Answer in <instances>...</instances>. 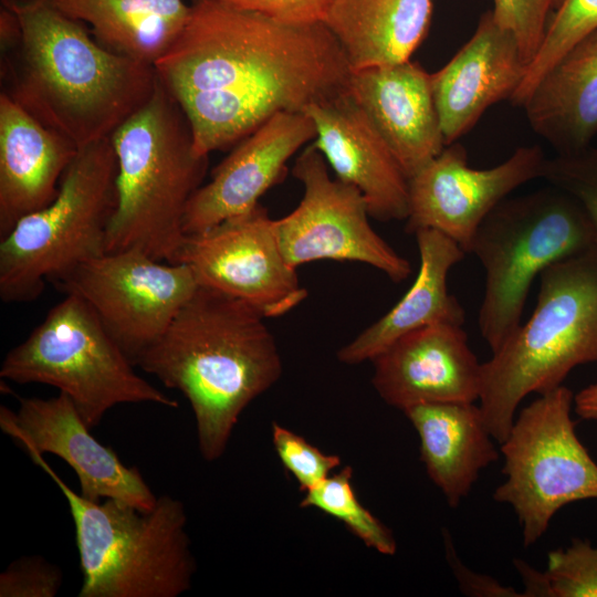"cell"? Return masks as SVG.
<instances>
[{"mask_svg": "<svg viewBox=\"0 0 597 597\" xmlns=\"http://www.w3.org/2000/svg\"><path fill=\"white\" fill-rule=\"evenodd\" d=\"M545 159L540 146H521L503 163L474 169L462 145H447L409 178L406 231L437 230L469 253L483 219L513 190L541 178Z\"/></svg>", "mask_w": 597, "mask_h": 597, "instance_id": "5bb4252c", "label": "cell"}, {"mask_svg": "<svg viewBox=\"0 0 597 597\" xmlns=\"http://www.w3.org/2000/svg\"><path fill=\"white\" fill-rule=\"evenodd\" d=\"M78 149L0 94V239L55 199Z\"/></svg>", "mask_w": 597, "mask_h": 597, "instance_id": "44dd1931", "label": "cell"}, {"mask_svg": "<svg viewBox=\"0 0 597 597\" xmlns=\"http://www.w3.org/2000/svg\"><path fill=\"white\" fill-rule=\"evenodd\" d=\"M349 93L383 136L408 179L447 146L430 73L416 62L352 73Z\"/></svg>", "mask_w": 597, "mask_h": 597, "instance_id": "ffe728a7", "label": "cell"}, {"mask_svg": "<svg viewBox=\"0 0 597 597\" xmlns=\"http://www.w3.org/2000/svg\"><path fill=\"white\" fill-rule=\"evenodd\" d=\"M514 565L525 585V590L522 593L523 597H549L544 573L537 572L521 559H514Z\"/></svg>", "mask_w": 597, "mask_h": 597, "instance_id": "d590c367", "label": "cell"}, {"mask_svg": "<svg viewBox=\"0 0 597 597\" xmlns=\"http://www.w3.org/2000/svg\"><path fill=\"white\" fill-rule=\"evenodd\" d=\"M420 439V460L450 507H458L480 472L499 460L480 406L431 402L402 411Z\"/></svg>", "mask_w": 597, "mask_h": 597, "instance_id": "603a6c76", "label": "cell"}, {"mask_svg": "<svg viewBox=\"0 0 597 597\" xmlns=\"http://www.w3.org/2000/svg\"><path fill=\"white\" fill-rule=\"evenodd\" d=\"M92 307L65 294L29 336L6 355L0 377L17 384H44L65 394L92 430L121 404L178 401L136 371Z\"/></svg>", "mask_w": 597, "mask_h": 597, "instance_id": "9c48e42d", "label": "cell"}, {"mask_svg": "<svg viewBox=\"0 0 597 597\" xmlns=\"http://www.w3.org/2000/svg\"><path fill=\"white\" fill-rule=\"evenodd\" d=\"M526 70L515 38L485 11L472 36L430 74L446 144L470 132L490 106L510 101Z\"/></svg>", "mask_w": 597, "mask_h": 597, "instance_id": "d6986e66", "label": "cell"}, {"mask_svg": "<svg viewBox=\"0 0 597 597\" xmlns=\"http://www.w3.org/2000/svg\"><path fill=\"white\" fill-rule=\"evenodd\" d=\"M522 107L533 132L557 155L590 147L597 135V30L543 75Z\"/></svg>", "mask_w": 597, "mask_h": 597, "instance_id": "cb8c5ba5", "label": "cell"}, {"mask_svg": "<svg viewBox=\"0 0 597 597\" xmlns=\"http://www.w3.org/2000/svg\"><path fill=\"white\" fill-rule=\"evenodd\" d=\"M413 234L420 259L413 283L385 315L337 352L341 363L357 365L371 362L401 336L431 324L463 325L464 310L449 293L447 277L451 268L467 253L455 241L437 230L420 229Z\"/></svg>", "mask_w": 597, "mask_h": 597, "instance_id": "7402d4cb", "label": "cell"}, {"mask_svg": "<svg viewBox=\"0 0 597 597\" xmlns=\"http://www.w3.org/2000/svg\"><path fill=\"white\" fill-rule=\"evenodd\" d=\"M371 362L375 390L402 411L420 404L480 398L482 363L460 325L436 323L410 332Z\"/></svg>", "mask_w": 597, "mask_h": 597, "instance_id": "2e32d148", "label": "cell"}, {"mask_svg": "<svg viewBox=\"0 0 597 597\" xmlns=\"http://www.w3.org/2000/svg\"><path fill=\"white\" fill-rule=\"evenodd\" d=\"M597 245L578 200L545 188L505 198L483 219L470 244L485 272L479 328L492 353L521 324L526 297L549 265Z\"/></svg>", "mask_w": 597, "mask_h": 597, "instance_id": "ba28073f", "label": "cell"}, {"mask_svg": "<svg viewBox=\"0 0 597 597\" xmlns=\"http://www.w3.org/2000/svg\"><path fill=\"white\" fill-rule=\"evenodd\" d=\"M314 123L312 143L336 174L363 195L369 216L402 221L409 211V179L394 153L350 93L304 112Z\"/></svg>", "mask_w": 597, "mask_h": 597, "instance_id": "ac0fdd59", "label": "cell"}, {"mask_svg": "<svg viewBox=\"0 0 597 597\" xmlns=\"http://www.w3.org/2000/svg\"><path fill=\"white\" fill-rule=\"evenodd\" d=\"M596 30L597 0H561L548 21L544 40L510 102L522 107L543 75L570 48Z\"/></svg>", "mask_w": 597, "mask_h": 597, "instance_id": "83f0119b", "label": "cell"}, {"mask_svg": "<svg viewBox=\"0 0 597 597\" xmlns=\"http://www.w3.org/2000/svg\"><path fill=\"white\" fill-rule=\"evenodd\" d=\"M265 316L242 300L199 286L137 365L188 400L199 452L227 450L243 410L282 375Z\"/></svg>", "mask_w": 597, "mask_h": 597, "instance_id": "3957f363", "label": "cell"}, {"mask_svg": "<svg viewBox=\"0 0 597 597\" xmlns=\"http://www.w3.org/2000/svg\"><path fill=\"white\" fill-rule=\"evenodd\" d=\"M53 285L83 298L135 366L199 287L189 265L137 250L105 252Z\"/></svg>", "mask_w": 597, "mask_h": 597, "instance_id": "8fae6325", "label": "cell"}, {"mask_svg": "<svg viewBox=\"0 0 597 597\" xmlns=\"http://www.w3.org/2000/svg\"><path fill=\"white\" fill-rule=\"evenodd\" d=\"M175 263L189 265L199 286L282 316L307 296L280 245L275 219L258 205L203 231L187 234Z\"/></svg>", "mask_w": 597, "mask_h": 597, "instance_id": "4fadbf2b", "label": "cell"}, {"mask_svg": "<svg viewBox=\"0 0 597 597\" xmlns=\"http://www.w3.org/2000/svg\"><path fill=\"white\" fill-rule=\"evenodd\" d=\"M20 24L4 50L7 93L77 148L108 138L151 97L155 66L94 41L84 22L52 0H3ZM7 73V74H8Z\"/></svg>", "mask_w": 597, "mask_h": 597, "instance_id": "7a4b0ae2", "label": "cell"}, {"mask_svg": "<svg viewBox=\"0 0 597 597\" xmlns=\"http://www.w3.org/2000/svg\"><path fill=\"white\" fill-rule=\"evenodd\" d=\"M432 12L433 0H331L324 24L355 72L409 61Z\"/></svg>", "mask_w": 597, "mask_h": 597, "instance_id": "d4e9b609", "label": "cell"}, {"mask_svg": "<svg viewBox=\"0 0 597 597\" xmlns=\"http://www.w3.org/2000/svg\"><path fill=\"white\" fill-rule=\"evenodd\" d=\"M63 584L61 568L42 556H22L0 574V597H54Z\"/></svg>", "mask_w": 597, "mask_h": 597, "instance_id": "d6a6232c", "label": "cell"}, {"mask_svg": "<svg viewBox=\"0 0 597 597\" xmlns=\"http://www.w3.org/2000/svg\"><path fill=\"white\" fill-rule=\"evenodd\" d=\"M14 412L0 407V427L27 452L51 453L75 472L80 494L100 502L115 499L151 510L157 498L136 467L125 465L116 452L94 438L71 399L18 397Z\"/></svg>", "mask_w": 597, "mask_h": 597, "instance_id": "9a60e30c", "label": "cell"}, {"mask_svg": "<svg viewBox=\"0 0 597 597\" xmlns=\"http://www.w3.org/2000/svg\"><path fill=\"white\" fill-rule=\"evenodd\" d=\"M316 135L305 113H277L233 146L212 170L211 179L191 197L186 234L203 231L244 213L286 172L289 159Z\"/></svg>", "mask_w": 597, "mask_h": 597, "instance_id": "e0dca14e", "label": "cell"}, {"mask_svg": "<svg viewBox=\"0 0 597 597\" xmlns=\"http://www.w3.org/2000/svg\"><path fill=\"white\" fill-rule=\"evenodd\" d=\"M272 443L281 463L303 492L321 483L341 465L338 455L324 453L300 434L275 422L272 425Z\"/></svg>", "mask_w": 597, "mask_h": 597, "instance_id": "4dcf8cb0", "label": "cell"}, {"mask_svg": "<svg viewBox=\"0 0 597 597\" xmlns=\"http://www.w3.org/2000/svg\"><path fill=\"white\" fill-rule=\"evenodd\" d=\"M117 157L111 137L77 150L59 193L46 207L20 219L0 239V298L36 300L80 264L106 252L117 205Z\"/></svg>", "mask_w": 597, "mask_h": 597, "instance_id": "52a82bcc", "label": "cell"}, {"mask_svg": "<svg viewBox=\"0 0 597 597\" xmlns=\"http://www.w3.org/2000/svg\"><path fill=\"white\" fill-rule=\"evenodd\" d=\"M574 410L583 419L597 421V383L574 395Z\"/></svg>", "mask_w": 597, "mask_h": 597, "instance_id": "8d00e7d4", "label": "cell"}, {"mask_svg": "<svg viewBox=\"0 0 597 597\" xmlns=\"http://www.w3.org/2000/svg\"><path fill=\"white\" fill-rule=\"evenodd\" d=\"M66 15L92 25L96 41L121 55L155 65L184 29L182 0H52Z\"/></svg>", "mask_w": 597, "mask_h": 597, "instance_id": "484cf974", "label": "cell"}, {"mask_svg": "<svg viewBox=\"0 0 597 597\" xmlns=\"http://www.w3.org/2000/svg\"><path fill=\"white\" fill-rule=\"evenodd\" d=\"M66 499L83 575L78 597H177L191 588L197 563L184 503L168 494L151 510L73 491L44 460L28 452Z\"/></svg>", "mask_w": 597, "mask_h": 597, "instance_id": "8992f818", "label": "cell"}, {"mask_svg": "<svg viewBox=\"0 0 597 597\" xmlns=\"http://www.w3.org/2000/svg\"><path fill=\"white\" fill-rule=\"evenodd\" d=\"M447 559L463 594L479 597H523L510 586L500 584L491 576L476 574L464 566L457 556L448 532H443Z\"/></svg>", "mask_w": 597, "mask_h": 597, "instance_id": "e575fe53", "label": "cell"}, {"mask_svg": "<svg viewBox=\"0 0 597 597\" xmlns=\"http://www.w3.org/2000/svg\"><path fill=\"white\" fill-rule=\"evenodd\" d=\"M304 493L301 507H313L337 519L368 548L387 556L396 554L397 543L391 530L358 500L352 467L342 468Z\"/></svg>", "mask_w": 597, "mask_h": 597, "instance_id": "4316f807", "label": "cell"}, {"mask_svg": "<svg viewBox=\"0 0 597 597\" xmlns=\"http://www.w3.org/2000/svg\"><path fill=\"white\" fill-rule=\"evenodd\" d=\"M111 140L117 157V205L106 252L137 250L175 263L187 235L186 210L203 185L209 156L195 153L188 118L158 76L151 97Z\"/></svg>", "mask_w": 597, "mask_h": 597, "instance_id": "277c9868", "label": "cell"}, {"mask_svg": "<svg viewBox=\"0 0 597 597\" xmlns=\"http://www.w3.org/2000/svg\"><path fill=\"white\" fill-rule=\"evenodd\" d=\"M540 276L532 316L481 366L480 408L499 443L528 394L553 390L576 366L597 363V245Z\"/></svg>", "mask_w": 597, "mask_h": 597, "instance_id": "5b68a950", "label": "cell"}, {"mask_svg": "<svg viewBox=\"0 0 597 597\" xmlns=\"http://www.w3.org/2000/svg\"><path fill=\"white\" fill-rule=\"evenodd\" d=\"M561 0H492L494 20L515 38L528 64L536 55L546 33L552 11Z\"/></svg>", "mask_w": 597, "mask_h": 597, "instance_id": "1f68e13d", "label": "cell"}, {"mask_svg": "<svg viewBox=\"0 0 597 597\" xmlns=\"http://www.w3.org/2000/svg\"><path fill=\"white\" fill-rule=\"evenodd\" d=\"M541 178L580 202L593 223L597 240V148L546 158Z\"/></svg>", "mask_w": 597, "mask_h": 597, "instance_id": "f546056e", "label": "cell"}, {"mask_svg": "<svg viewBox=\"0 0 597 597\" xmlns=\"http://www.w3.org/2000/svg\"><path fill=\"white\" fill-rule=\"evenodd\" d=\"M154 66L199 156L233 147L277 113H304L348 93L353 73L324 23L285 24L219 0H192Z\"/></svg>", "mask_w": 597, "mask_h": 597, "instance_id": "6da1fadb", "label": "cell"}, {"mask_svg": "<svg viewBox=\"0 0 597 597\" xmlns=\"http://www.w3.org/2000/svg\"><path fill=\"white\" fill-rule=\"evenodd\" d=\"M254 11L281 23L308 25L324 23L331 0H219Z\"/></svg>", "mask_w": 597, "mask_h": 597, "instance_id": "836d02e7", "label": "cell"}, {"mask_svg": "<svg viewBox=\"0 0 597 597\" xmlns=\"http://www.w3.org/2000/svg\"><path fill=\"white\" fill-rule=\"evenodd\" d=\"M544 575L549 597H597V547L573 538L568 547L548 553Z\"/></svg>", "mask_w": 597, "mask_h": 597, "instance_id": "f1b7e54d", "label": "cell"}, {"mask_svg": "<svg viewBox=\"0 0 597 597\" xmlns=\"http://www.w3.org/2000/svg\"><path fill=\"white\" fill-rule=\"evenodd\" d=\"M573 400L563 385L540 395L521 410L501 443L506 480L493 499L513 507L525 547L544 535L563 506L597 499V463L576 434Z\"/></svg>", "mask_w": 597, "mask_h": 597, "instance_id": "30bf717a", "label": "cell"}, {"mask_svg": "<svg viewBox=\"0 0 597 597\" xmlns=\"http://www.w3.org/2000/svg\"><path fill=\"white\" fill-rule=\"evenodd\" d=\"M327 165L313 144L294 163L292 175L302 184L303 197L293 211L275 219L289 264L297 269L318 260L353 261L379 270L395 283L408 279L410 262L373 229L363 195L333 179Z\"/></svg>", "mask_w": 597, "mask_h": 597, "instance_id": "7c38bea8", "label": "cell"}]
</instances>
